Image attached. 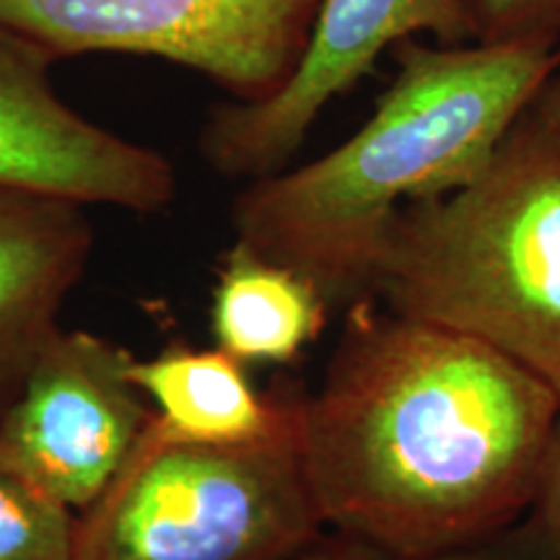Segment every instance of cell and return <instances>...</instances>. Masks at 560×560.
I'll use <instances>...</instances> for the list:
<instances>
[{
  "label": "cell",
  "instance_id": "cell-14",
  "mask_svg": "<svg viewBox=\"0 0 560 560\" xmlns=\"http://www.w3.org/2000/svg\"><path fill=\"white\" fill-rule=\"evenodd\" d=\"M433 560H560L556 550L542 540L527 516L511 527L482 537V540L467 545V548L452 550L446 556Z\"/></svg>",
  "mask_w": 560,
  "mask_h": 560
},
{
  "label": "cell",
  "instance_id": "cell-11",
  "mask_svg": "<svg viewBox=\"0 0 560 560\" xmlns=\"http://www.w3.org/2000/svg\"><path fill=\"white\" fill-rule=\"evenodd\" d=\"M330 306L301 272L244 242L221 255L210 293L215 348L242 363H291L325 332Z\"/></svg>",
  "mask_w": 560,
  "mask_h": 560
},
{
  "label": "cell",
  "instance_id": "cell-9",
  "mask_svg": "<svg viewBox=\"0 0 560 560\" xmlns=\"http://www.w3.org/2000/svg\"><path fill=\"white\" fill-rule=\"evenodd\" d=\"M91 247L86 206L0 185V410L62 332V306Z\"/></svg>",
  "mask_w": 560,
  "mask_h": 560
},
{
  "label": "cell",
  "instance_id": "cell-4",
  "mask_svg": "<svg viewBox=\"0 0 560 560\" xmlns=\"http://www.w3.org/2000/svg\"><path fill=\"white\" fill-rule=\"evenodd\" d=\"M325 532L299 433L206 446L153 416L107 490L75 514V560H293Z\"/></svg>",
  "mask_w": 560,
  "mask_h": 560
},
{
  "label": "cell",
  "instance_id": "cell-2",
  "mask_svg": "<svg viewBox=\"0 0 560 560\" xmlns=\"http://www.w3.org/2000/svg\"><path fill=\"white\" fill-rule=\"evenodd\" d=\"M392 55L395 79L353 136L231 202L236 242L312 280L332 312L369 299L395 215L470 185L560 68V47L405 39Z\"/></svg>",
  "mask_w": 560,
  "mask_h": 560
},
{
  "label": "cell",
  "instance_id": "cell-10",
  "mask_svg": "<svg viewBox=\"0 0 560 560\" xmlns=\"http://www.w3.org/2000/svg\"><path fill=\"white\" fill-rule=\"evenodd\" d=\"M128 374L164 431L179 441L249 446L299 433L304 395H265L252 384L247 363L221 348L170 346L153 359H132Z\"/></svg>",
  "mask_w": 560,
  "mask_h": 560
},
{
  "label": "cell",
  "instance_id": "cell-12",
  "mask_svg": "<svg viewBox=\"0 0 560 560\" xmlns=\"http://www.w3.org/2000/svg\"><path fill=\"white\" fill-rule=\"evenodd\" d=\"M0 560H75V514L0 465Z\"/></svg>",
  "mask_w": 560,
  "mask_h": 560
},
{
  "label": "cell",
  "instance_id": "cell-15",
  "mask_svg": "<svg viewBox=\"0 0 560 560\" xmlns=\"http://www.w3.org/2000/svg\"><path fill=\"white\" fill-rule=\"evenodd\" d=\"M527 520L535 524L542 540L560 558V416L556 420V429H552L548 452H545L540 482H537Z\"/></svg>",
  "mask_w": 560,
  "mask_h": 560
},
{
  "label": "cell",
  "instance_id": "cell-7",
  "mask_svg": "<svg viewBox=\"0 0 560 560\" xmlns=\"http://www.w3.org/2000/svg\"><path fill=\"white\" fill-rule=\"evenodd\" d=\"M418 34L439 45L470 42L454 0H322L304 58L276 94L208 112L198 138L202 161L231 179L283 172L322 112L359 86L384 52Z\"/></svg>",
  "mask_w": 560,
  "mask_h": 560
},
{
  "label": "cell",
  "instance_id": "cell-5",
  "mask_svg": "<svg viewBox=\"0 0 560 560\" xmlns=\"http://www.w3.org/2000/svg\"><path fill=\"white\" fill-rule=\"evenodd\" d=\"M322 0H0V26L55 60L151 55L192 68L236 102H262L304 58Z\"/></svg>",
  "mask_w": 560,
  "mask_h": 560
},
{
  "label": "cell",
  "instance_id": "cell-3",
  "mask_svg": "<svg viewBox=\"0 0 560 560\" xmlns=\"http://www.w3.org/2000/svg\"><path fill=\"white\" fill-rule=\"evenodd\" d=\"M369 299L482 342L560 397V132L527 109L470 185L405 206Z\"/></svg>",
  "mask_w": 560,
  "mask_h": 560
},
{
  "label": "cell",
  "instance_id": "cell-8",
  "mask_svg": "<svg viewBox=\"0 0 560 560\" xmlns=\"http://www.w3.org/2000/svg\"><path fill=\"white\" fill-rule=\"evenodd\" d=\"M52 60L0 26V185L136 213L170 208L177 195L170 159L68 107L52 89Z\"/></svg>",
  "mask_w": 560,
  "mask_h": 560
},
{
  "label": "cell",
  "instance_id": "cell-17",
  "mask_svg": "<svg viewBox=\"0 0 560 560\" xmlns=\"http://www.w3.org/2000/svg\"><path fill=\"white\" fill-rule=\"evenodd\" d=\"M529 112L537 120L548 125V128L560 132V68L556 70V75L545 83L540 94L535 96V102L529 104Z\"/></svg>",
  "mask_w": 560,
  "mask_h": 560
},
{
  "label": "cell",
  "instance_id": "cell-13",
  "mask_svg": "<svg viewBox=\"0 0 560 560\" xmlns=\"http://www.w3.org/2000/svg\"><path fill=\"white\" fill-rule=\"evenodd\" d=\"M470 42L488 47H560V0H454Z\"/></svg>",
  "mask_w": 560,
  "mask_h": 560
},
{
  "label": "cell",
  "instance_id": "cell-16",
  "mask_svg": "<svg viewBox=\"0 0 560 560\" xmlns=\"http://www.w3.org/2000/svg\"><path fill=\"white\" fill-rule=\"evenodd\" d=\"M293 560H400L384 552L374 545L359 540V537L342 535V532L327 529L317 542H312L301 556Z\"/></svg>",
  "mask_w": 560,
  "mask_h": 560
},
{
  "label": "cell",
  "instance_id": "cell-6",
  "mask_svg": "<svg viewBox=\"0 0 560 560\" xmlns=\"http://www.w3.org/2000/svg\"><path fill=\"white\" fill-rule=\"evenodd\" d=\"M130 361L107 338L62 330L0 410V465L73 514L86 511L153 418Z\"/></svg>",
  "mask_w": 560,
  "mask_h": 560
},
{
  "label": "cell",
  "instance_id": "cell-1",
  "mask_svg": "<svg viewBox=\"0 0 560 560\" xmlns=\"http://www.w3.org/2000/svg\"><path fill=\"white\" fill-rule=\"evenodd\" d=\"M558 416L514 361L361 299L301 397V465L327 529L433 560L529 514Z\"/></svg>",
  "mask_w": 560,
  "mask_h": 560
}]
</instances>
